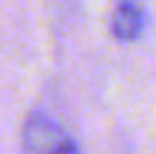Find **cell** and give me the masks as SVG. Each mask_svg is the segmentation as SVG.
Segmentation results:
<instances>
[{"label":"cell","instance_id":"cell-1","mask_svg":"<svg viewBox=\"0 0 156 154\" xmlns=\"http://www.w3.org/2000/svg\"><path fill=\"white\" fill-rule=\"evenodd\" d=\"M23 154H82L64 128L51 116L36 111L23 126Z\"/></svg>","mask_w":156,"mask_h":154},{"label":"cell","instance_id":"cell-2","mask_svg":"<svg viewBox=\"0 0 156 154\" xmlns=\"http://www.w3.org/2000/svg\"><path fill=\"white\" fill-rule=\"evenodd\" d=\"M144 26H146V13L138 3L120 0L115 5L113 18H110V31L118 41H136L144 34Z\"/></svg>","mask_w":156,"mask_h":154}]
</instances>
